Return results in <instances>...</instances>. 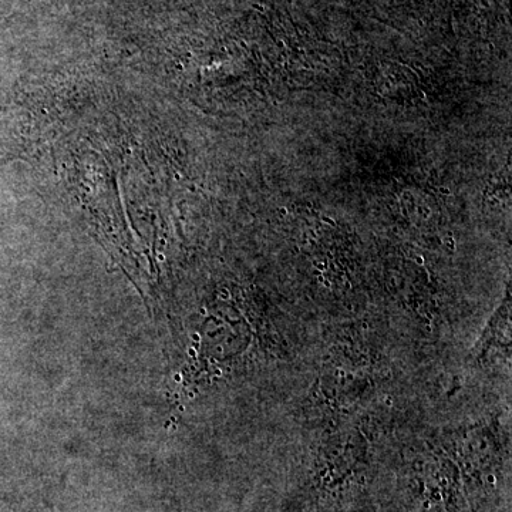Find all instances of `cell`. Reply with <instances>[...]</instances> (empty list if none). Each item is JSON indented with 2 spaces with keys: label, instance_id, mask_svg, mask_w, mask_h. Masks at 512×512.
<instances>
[{
  "label": "cell",
  "instance_id": "6da1fadb",
  "mask_svg": "<svg viewBox=\"0 0 512 512\" xmlns=\"http://www.w3.org/2000/svg\"><path fill=\"white\" fill-rule=\"evenodd\" d=\"M440 191L443 192V194H450V191L447 190V188H440Z\"/></svg>",
  "mask_w": 512,
  "mask_h": 512
}]
</instances>
